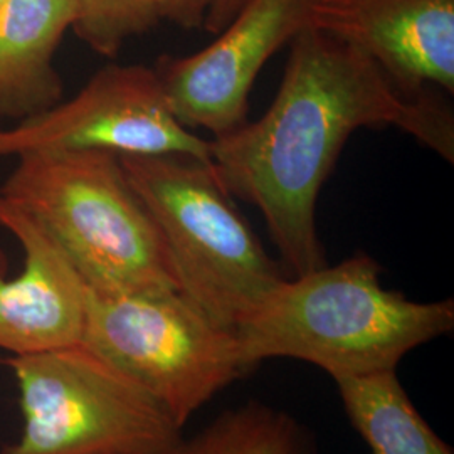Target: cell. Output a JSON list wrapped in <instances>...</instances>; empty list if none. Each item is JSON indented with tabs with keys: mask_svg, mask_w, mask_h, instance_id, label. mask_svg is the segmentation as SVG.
<instances>
[{
	"mask_svg": "<svg viewBox=\"0 0 454 454\" xmlns=\"http://www.w3.org/2000/svg\"><path fill=\"white\" fill-rule=\"evenodd\" d=\"M97 292L180 290L157 224L110 152L29 153L0 189Z\"/></svg>",
	"mask_w": 454,
	"mask_h": 454,
	"instance_id": "3957f363",
	"label": "cell"
},
{
	"mask_svg": "<svg viewBox=\"0 0 454 454\" xmlns=\"http://www.w3.org/2000/svg\"><path fill=\"white\" fill-rule=\"evenodd\" d=\"M120 162L160 231L180 292L236 332L283 276L211 162L177 153L121 155Z\"/></svg>",
	"mask_w": 454,
	"mask_h": 454,
	"instance_id": "277c9868",
	"label": "cell"
},
{
	"mask_svg": "<svg viewBox=\"0 0 454 454\" xmlns=\"http://www.w3.org/2000/svg\"><path fill=\"white\" fill-rule=\"evenodd\" d=\"M74 0H5L0 9V114L31 116L56 105L52 59L73 27Z\"/></svg>",
	"mask_w": 454,
	"mask_h": 454,
	"instance_id": "8fae6325",
	"label": "cell"
},
{
	"mask_svg": "<svg viewBox=\"0 0 454 454\" xmlns=\"http://www.w3.org/2000/svg\"><path fill=\"white\" fill-rule=\"evenodd\" d=\"M66 152L177 153L211 162L209 140L180 123L159 74L142 65L105 66L71 99L0 129V159Z\"/></svg>",
	"mask_w": 454,
	"mask_h": 454,
	"instance_id": "52a82bcc",
	"label": "cell"
},
{
	"mask_svg": "<svg viewBox=\"0 0 454 454\" xmlns=\"http://www.w3.org/2000/svg\"><path fill=\"white\" fill-rule=\"evenodd\" d=\"M243 0H214L202 27L207 33L217 34L236 14Z\"/></svg>",
	"mask_w": 454,
	"mask_h": 454,
	"instance_id": "2e32d148",
	"label": "cell"
},
{
	"mask_svg": "<svg viewBox=\"0 0 454 454\" xmlns=\"http://www.w3.org/2000/svg\"><path fill=\"white\" fill-rule=\"evenodd\" d=\"M82 345L145 390L180 429L247 371L236 332L214 324L180 290L86 286Z\"/></svg>",
	"mask_w": 454,
	"mask_h": 454,
	"instance_id": "5b68a950",
	"label": "cell"
},
{
	"mask_svg": "<svg viewBox=\"0 0 454 454\" xmlns=\"http://www.w3.org/2000/svg\"><path fill=\"white\" fill-rule=\"evenodd\" d=\"M335 384L371 454H454L411 403L395 371L337 377Z\"/></svg>",
	"mask_w": 454,
	"mask_h": 454,
	"instance_id": "7c38bea8",
	"label": "cell"
},
{
	"mask_svg": "<svg viewBox=\"0 0 454 454\" xmlns=\"http://www.w3.org/2000/svg\"><path fill=\"white\" fill-rule=\"evenodd\" d=\"M24 426L0 454H162L179 426L145 390L84 345L2 358Z\"/></svg>",
	"mask_w": 454,
	"mask_h": 454,
	"instance_id": "8992f818",
	"label": "cell"
},
{
	"mask_svg": "<svg viewBox=\"0 0 454 454\" xmlns=\"http://www.w3.org/2000/svg\"><path fill=\"white\" fill-rule=\"evenodd\" d=\"M162 454H317L309 429L285 411L251 401L227 411Z\"/></svg>",
	"mask_w": 454,
	"mask_h": 454,
	"instance_id": "4fadbf2b",
	"label": "cell"
},
{
	"mask_svg": "<svg viewBox=\"0 0 454 454\" xmlns=\"http://www.w3.org/2000/svg\"><path fill=\"white\" fill-rule=\"evenodd\" d=\"M309 27L360 49L404 93H454V0H313Z\"/></svg>",
	"mask_w": 454,
	"mask_h": 454,
	"instance_id": "9c48e42d",
	"label": "cell"
},
{
	"mask_svg": "<svg viewBox=\"0 0 454 454\" xmlns=\"http://www.w3.org/2000/svg\"><path fill=\"white\" fill-rule=\"evenodd\" d=\"M160 20H168L184 29L202 27L214 0H155Z\"/></svg>",
	"mask_w": 454,
	"mask_h": 454,
	"instance_id": "9a60e30c",
	"label": "cell"
},
{
	"mask_svg": "<svg viewBox=\"0 0 454 454\" xmlns=\"http://www.w3.org/2000/svg\"><path fill=\"white\" fill-rule=\"evenodd\" d=\"M276 98L256 121L209 140L215 177L260 209L293 276L325 266L317 200L354 131L397 127L454 160V116L441 91L409 95L364 54L307 27L290 43Z\"/></svg>",
	"mask_w": 454,
	"mask_h": 454,
	"instance_id": "6da1fadb",
	"label": "cell"
},
{
	"mask_svg": "<svg viewBox=\"0 0 454 454\" xmlns=\"http://www.w3.org/2000/svg\"><path fill=\"white\" fill-rule=\"evenodd\" d=\"M0 227L24 251L20 275L5 278L0 251V348L41 354L82 343L86 285L31 214L0 195Z\"/></svg>",
	"mask_w": 454,
	"mask_h": 454,
	"instance_id": "30bf717a",
	"label": "cell"
},
{
	"mask_svg": "<svg viewBox=\"0 0 454 454\" xmlns=\"http://www.w3.org/2000/svg\"><path fill=\"white\" fill-rule=\"evenodd\" d=\"M4 4H5V0H0V9L4 7Z\"/></svg>",
	"mask_w": 454,
	"mask_h": 454,
	"instance_id": "e0dca14e",
	"label": "cell"
},
{
	"mask_svg": "<svg viewBox=\"0 0 454 454\" xmlns=\"http://www.w3.org/2000/svg\"><path fill=\"white\" fill-rule=\"evenodd\" d=\"M369 254L281 279L236 328L246 369L298 358L337 377L395 371L401 358L451 333L454 301H412L380 283Z\"/></svg>",
	"mask_w": 454,
	"mask_h": 454,
	"instance_id": "7a4b0ae2",
	"label": "cell"
},
{
	"mask_svg": "<svg viewBox=\"0 0 454 454\" xmlns=\"http://www.w3.org/2000/svg\"><path fill=\"white\" fill-rule=\"evenodd\" d=\"M313 0H243L217 39L191 56L153 67L172 114L189 130L219 137L247 120L249 93L278 49L309 26Z\"/></svg>",
	"mask_w": 454,
	"mask_h": 454,
	"instance_id": "ba28073f",
	"label": "cell"
},
{
	"mask_svg": "<svg viewBox=\"0 0 454 454\" xmlns=\"http://www.w3.org/2000/svg\"><path fill=\"white\" fill-rule=\"evenodd\" d=\"M160 22L155 0H74L73 31L88 48L114 58Z\"/></svg>",
	"mask_w": 454,
	"mask_h": 454,
	"instance_id": "5bb4252c",
	"label": "cell"
}]
</instances>
